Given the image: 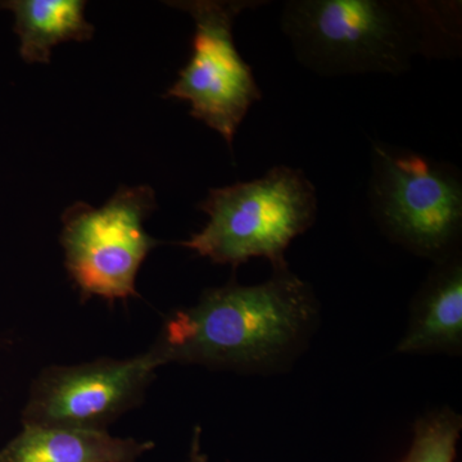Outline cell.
Instances as JSON below:
<instances>
[{
    "instance_id": "6da1fadb",
    "label": "cell",
    "mask_w": 462,
    "mask_h": 462,
    "mask_svg": "<svg viewBox=\"0 0 462 462\" xmlns=\"http://www.w3.org/2000/svg\"><path fill=\"white\" fill-rule=\"evenodd\" d=\"M319 303L289 269L257 285L229 282L167 318L152 352L161 364L263 373L291 361L314 333Z\"/></svg>"
},
{
    "instance_id": "7a4b0ae2",
    "label": "cell",
    "mask_w": 462,
    "mask_h": 462,
    "mask_svg": "<svg viewBox=\"0 0 462 462\" xmlns=\"http://www.w3.org/2000/svg\"><path fill=\"white\" fill-rule=\"evenodd\" d=\"M457 3L419 0H289L282 30L315 74L398 75L416 57L457 54Z\"/></svg>"
},
{
    "instance_id": "3957f363",
    "label": "cell",
    "mask_w": 462,
    "mask_h": 462,
    "mask_svg": "<svg viewBox=\"0 0 462 462\" xmlns=\"http://www.w3.org/2000/svg\"><path fill=\"white\" fill-rule=\"evenodd\" d=\"M199 207L208 223L181 245L231 266L266 258L276 272L288 269L289 245L315 224L318 194L302 170L282 165L263 178L211 189Z\"/></svg>"
},
{
    "instance_id": "277c9868",
    "label": "cell",
    "mask_w": 462,
    "mask_h": 462,
    "mask_svg": "<svg viewBox=\"0 0 462 462\" xmlns=\"http://www.w3.org/2000/svg\"><path fill=\"white\" fill-rule=\"evenodd\" d=\"M370 203L383 231L418 256L442 261L457 252L462 181L447 163L374 143Z\"/></svg>"
},
{
    "instance_id": "5b68a950",
    "label": "cell",
    "mask_w": 462,
    "mask_h": 462,
    "mask_svg": "<svg viewBox=\"0 0 462 462\" xmlns=\"http://www.w3.org/2000/svg\"><path fill=\"white\" fill-rule=\"evenodd\" d=\"M157 208L148 185L120 188L102 207L74 203L62 217L60 245L67 272L83 300L114 302L138 296L136 278L149 252L160 242L144 223Z\"/></svg>"
},
{
    "instance_id": "8992f818",
    "label": "cell",
    "mask_w": 462,
    "mask_h": 462,
    "mask_svg": "<svg viewBox=\"0 0 462 462\" xmlns=\"http://www.w3.org/2000/svg\"><path fill=\"white\" fill-rule=\"evenodd\" d=\"M261 0H181L171 7L189 14L196 25L189 62L167 90V98L190 105V116L223 136L231 151L249 109L263 99L251 66L243 60L233 27L245 9Z\"/></svg>"
},
{
    "instance_id": "52a82bcc",
    "label": "cell",
    "mask_w": 462,
    "mask_h": 462,
    "mask_svg": "<svg viewBox=\"0 0 462 462\" xmlns=\"http://www.w3.org/2000/svg\"><path fill=\"white\" fill-rule=\"evenodd\" d=\"M160 366L149 349L129 360L45 367L33 380L23 424L106 430L143 402Z\"/></svg>"
},
{
    "instance_id": "ba28073f",
    "label": "cell",
    "mask_w": 462,
    "mask_h": 462,
    "mask_svg": "<svg viewBox=\"0 0 462 462\" xmlns=\"http://www.w3.org/2000/svg\"><path fill=\"white\" fill-rule=\"evenodd\" d=\"M0 449V462H136L154 443L112 437L106 430L23 424Z\"/></svg>"
},
{
    "instance_id": "9c48e42d",
    "label": "cell",
    "mask_w": 462,
    "mask_h": 462,
    "mask_svg": "<svg viewBox=\"0 0 462 462\" xmlns=\"http://www.w3.org/2000/svg\"><path fill=\"white\" fill-rule=\"evenodd\" d=\"M462 348V263L456 252L438 261L419 291L398 354H460Z\"/></svg>"
},
{
    "instance_id": "30bf717a",
    "label": "cell",
    "mask_w": 462,
    "mask_h": 462,
    "mask_svg": "<svg viewBox=\"0 0 462 462\" xmlns=\"http://www.w3.org/2000/svg\"><path fill=\"white\" fill-rule=\"evenodd\" d=\"M83 0H5L0 9L14 17L18 51L27 63H50L60 42H87L94 26L85 17Z\"/></svg>"
},
{
    "instance_id": "8fae6325",
    "label": "cell",
    "mask_w": 462,
    "mask_h": 462,
    "mask_svg": "<svg viewBox=\"0 0 462 462\" xmlns=\"http://www.w3.org/2000/svg\"><path fill=\"white\" fill-rule=\"evenodd\" d=\"M462 428L461 416L451 409L419 419L412 445L401 462H455Z\"/></svg>"
},
{
    "instance_id": "7c38bea8",
    "label": "cell",
    "mask_w": 462,
    "mask_h": 462,
    "mask_svg": "<svg viewBox=\"0 0 462 462\" xmlns=\"http://www.w3.org/2000/svg\"><path fill=\"white\" fill-rule=\"evenodd\" d=\"M200 430L199 427H196L191 440L189 462H207V456L200 451Z\"/></svg>"
}]
</instances>
